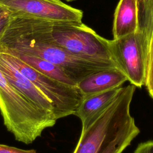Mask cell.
<instances>
[{"label": "cell", "instance_id": "cell-13", "mask_svg": "<svg viewBox=\"0 0 153 153\" xmlns=\"http://www.w3.org/2000/svg\"><path fill=\"white\" fill-rule=\"evenodd\" d=\"M142 44L147 56V72L145 85L149 92L153 90V32H145L143 34Z\"/></svg>", "mask_w": 153, "mask_h": 153}, {"label": "cell", "instance_id": "cell-15", "mask_svg": "<svg viewBox=\"0 0 153 153\" xmlns=\"http://www.w3.org/2000/svg\"><path fill=\"white\" fill-rule=\"evenodd\" d=\"M0 153H37L35 149H22L18 148L0 144Z\"/></svg>", "mask_w": 153, "mask_h": 153}, {"label": "cell", "instance_id": "cell-8", "mask_svg": "<svg viewBox=\"0 0 153 153\" xmlns=\"http://www.w3.org/2000/svg\"><path fill=\"white\" fill-rule=\"evenodd\" d=\"M0 69L8 81L44 112L54 115L52 102L26 76L16 69L0 52Z\"/></svg>", "mask_w": 153, "mask_h": 153}, {"label": "cell", "instance_id": "cell-17", "mask_svg": "<svg viewBox=\"0 0 153 153\" xmlns=\"http://www.w3.org/2000/svg\"><path fill=\"white\" fill-rule=\"evenodd\" d=\"M149 94L150 96H151V97L153 99V90L149 91Z\"/></svg>", "mask_w": 153, "mask_h": 153}, {"label": "cell", "instance_id": "cell-2", "mask_svg": "<svg viewBox=\"0 0 153 153\" xmlns=\"http://www.w3.org/2000/svg\"><path fill=\"white\" fill-rule=\"evenodd\" d=\"M135 91L121 87L108 108L84 133L73 153H121L139 133L130 111Z\"/></svg>", "mask_w": 153, "mask_h": 153}, {"label": "cell", "instance_id": "cell-18", "mask_svg": "<svg viewBox=\"0 0 153 153\" xmlns=\"http://www.w3.org/2000/svg\"><path fill=\"white\" fill-rule=\"evenodd\" d=\"M65 1L66 2H72V1H76V0H65Z\"/></svg>", "mask_w": 153, "mask_h": 153}, {"label": "cell", "instance_id": "cell-4", "mask_svg": "<svg viewBox=\"0 0 153 153\" xmlns=\"http://www.w3.org/2000/svg\"><path fill=\"white\" fill-rule=\"evenodd\" d=\"M51 35L59 45L77 57L117 66L111 40L102 37L82 22H53Z\"/></svg>", "mask_w": 153, "mask_h": 153}, {"label": "cell", "instance_id": "cell-7", "mask_svg": "<svg viewBox=\"0 0 153 153\" xmlns=\"http://www.w3.org/2000/svg\"><path fill=\"white\" fill-rule=\"evenodd\" d=\"M12 16L52 22H82L83 13L61 0H0Z\"/></svg>", "mask_w": 153, "mask_h": 153}, {"label": "cell", "instance_id": "cell-14", "mask_svg": "<svg viewBox=\"0 0 153 153\" xmlns=\"http://www.w3.org/2000/svg\"><path fill=\"white\" fill-rule=\"evenodd\" d=\"M11 18V12L0 5V38L7 28Z\"/></svg>", "mask_w": 153, "mask_h": 153}, {"label": "cell", "instance_id": "cell-9", "mask_svg": "<svg viewBox=\"0 0 153 153\" xmlns=\"http://www.w3.org/2000/svg\"><path fill=\"white\" fill-rule=\"evenodd\" d=\"M121 87L84 97L74 114L81 121V133L85 131L108 108L118 94Z\"/></svg>", "mask_w": 153, "mask_h": 153}, {"label": "cell", "instance_id": "cell-3", "mask_svg": "<svg viewBox=\"0 0 153 153\" xmlns=\"http://www.w3.org/2000/svg\"><path fill=\"white\" fill-rule=\"evenodd\" d=\"M0 112L4 124L16 140L30 144L57 120L32 103L13 86L0 69Z\"/></svg>", "mask_w": 153, "mask_h": 153}, {"label": "cell", "instance_id": "cell-5", "mask_svg": "<svg viewBox=\"0 0 153 153\" xmlns=\"http://www.w3.org/2000/svg\"><path fill=\"white\" fill-rule=\"evenodd\" d=\"M2 53L52 102L57 120L75 114L84 98L77 85L68 84L51 78L33 69L17 56Z\"/></svg>", "mask_w": 153, "mask_h": 153}, {"label": "cell", "instance_id": "cell-6", "mask_svg": "<svg viewBox=\"0 0 153 153\" xmlns=\"http://www.w3.org/2000/svg\"><path fill=\"white\" fill-rule=\"evenodd\" d=\"M114 60L127 81L135 87L145 84L147 57L142 44L140 30L118 39L111 40Z\"/></svg>", "mask_w": 153, "mask_h": 153}, {"label": "cell", "instance_id": "cell-12", "mask_svg": "<svg viewBox=\"0 0 153 153\" xmlns=\"http://www.w3.org/2000/svg\"><path fill=\"white\" fill-rule=\"evenodd\" d=\"M2 53H9L17 56L33 69L51 78L68 84L77 85V83L69 76L64 69L48 60L17 51H5Z\"/></svg>", "mask_w": 153, "mask_h": 153}, {"label": "cell", "instance_id": "cell-10", "mask_svg": "<svg viewBox=\"0 0 153 153\" xmlns=\"http://www.w3.org/2000/svg\"><path fill=\"white\" fill-rule=\"evenodd\" d=\"M127 81L126 75L117 68L105 69L94 72L77 83L84 97L121 87Z\"/></svg>", "mask_w": 153, "mask_h": 153}, {"label": "cell", "instance_id": "cell-11", "mask_svg": "<svg viewBox=\"0 0 153 153\" xmlns=\"http://www.w3.org/2000/svg\"><path fill=\"white\" fill-rule=\"evenodd\" d=\"M139 30V0H120L114 15V39L136 33Z\"/></svg>", "mask_w": 153, "mask_h": 153}, {"label": "cell", "instance_id": "cell-16", "mask_svg": "<svg viewBox=\"0 0 153 153\" xmlns=\"http://www.w3.org/2000/svg\"><path fill=\"white\" fill-rule=\"evenodd\" d=\"M134 153H153V141H148L140 143Z\"/></svg>", "mask_w": 153, "mask_h": 153}, {"label": "cell", "instance_id": "cell-1", "mask_svg": "<svg viewBox=\"0 0 153 153\" xmlns=\"http://www.w3.org/2000/svg\"><path fill=\"white\" fill-rule=\"evenodd\" d=\"M53 22L11 15L0 38V52L17 51L48 60L61 67L76 83L97 71L117 68L114 64L81 59L61 47L51 35Z\"/></svg>", "mask_w": 153, "mask_h": 153}]
</instances>
